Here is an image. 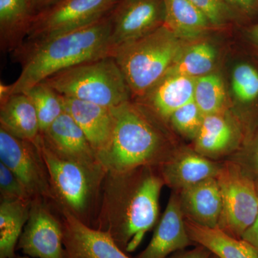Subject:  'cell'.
Instances as JSON below:
<instances>
[{
  "label": "cell",
  "instance_id": "1",
  "mask_svg": "<svg viewBox=\"0 0 258 258\" xmlns=\"http://www.w3.org/2000/svg\"><path fill=\"white\" fill-rule=\"evenodd\" d=\"M154 168L107 171L103 181L94 228L108 232L125 252L138 248L146 234L157 224L165 184Z\"/></svg>",
  "mask_w": 258,
  "mask_h": 258
},
{
  "label": "cell",
  "instance_id": "2",
  "mask_svg": "<svg viewBox=\"0 0 258 258\" xmlns=\"http://www.w3.org/2000/svg\"><path fill=\"white\" fill-rule=\"evenodd\" d=\"M109 15L75 31L42 41L24 42L13 52L15 61L21 64V73L13 84H1L0 97L25 92L64 70L111 56Z\"/></svg>",
  "mask_w": 258,
  "mask_h": 258
},
{
  "label": "cell",
  "instance_id": "3",
  "mask_svg": "<svg viewBox=\"0 0 258 258\" xmlns=\"http://www.w3.org/2000/svg\"><path fill=\"white\" fill-rule=\"evenodd\" d=\"M111 142L98 159L107 171L125 172L142 166H160L171 156L157 124L139 105L128 101L113 108Z\"/></svg>",
  "mask_w": 258,
  "mask_h": 258
},
{
  "label": "cell",
  "instance_id": "4",
  "mask_svg": "<svg viewBox=\"0 0 258 258\" xmlns=\"http://www.w3.org/2000/svg\"><path fill=\"white\" fill-rule=\"evenodd\" d=\"M45 164L54 203L86 225L96 220L107 171L101 164L89 165L59 155L41 134L37 140Z\"/></svg>",
  "mask_w": 258,
  "mask_h": 258
},
{
  "label": "cell",
  "instance_id": "5",
  "mask_svg": "<svg viewBox=\"0 0 258 258\" xmlns=\"http://www.w3.org/2000/svg\"><path fill=\"white\" fill-rule=\"evenodd\" d=\"M183 48L181 39L163 25L149 35L114 49L111 56L132 96L139 98L162 79Z\"/></svg>",
  "mask_w": 258,
  "mask_h": 258
},
{
  "label": "cell",
  "instance_id": "6",
  "mask_svg": "<svg viewBox=\"0 0 258 258\" xmlns=\"http://www.w3.org/2000/svg\"><path fill=\"white\" fill-rule=\"evenodd\" d=\"M42 82L60 96L108 108L130 101L132 96L123 75L111 55L76 64Z\"/></svg>",
  "mask_w": 258,
  "mask_h": 258
},
{
  "label": "cell",
  "instance_id": "7",
  "mask_svg": "<svg viewBox=\"0 0 258 258\" xmlns=\"http://www.w3.org/2000/svg\"><path fill=\"white\" fill-rule=\"evenodd\" d=\"M216 179L222 201L218 227L232 237L241 239L257 217V185L233 161L223 163Z\"/></svg>",
  "mask_w": 258,
  "mask_h": 258
},
{
  "label": "cell",
  "instance_id": "8",
  "mask_svg": "<svg viewBox=\"0 0 258 258\" xmlns=\"http://www.w3.org/2000/svg\"><path fill=\"white\" fill-rule=\"evenodd\" d=\"M118 0H58L37 13L25 42L47 40L85 28L111 13Z\"/></svg>",
  "mask_w": 258,
  "mask_h": 258
},
{
  "label": "cell",
  "instance_id": "9",
  "mask_svg": "<svg viewBox=\"0 0 258 258\" xmlns=\"http://www.w3.org/2000/svg\"><path fill=\"white\" fill-rule=\"evenodd\" d=\"M0 160L21 181L32 199L54 203L48 171L37 141L19 138L0 127Z\"/></svg>",
  "mask_w": 258,
  "mask_h": 258
},
{
  "label": "cell",
  "instance_id": "10",
  "mask_svg": "<svg viewBox=\"0 0 258 258\" xmlns=\"http://www.w3.org/2000/svg\"><path fill=\"white\" fill-rule=\"evenodd\" d=\"M17 249L32 258H68L62 220L52 213L47 200L32 199Z\"/></svg>",
  "mask_w": 258,
  "mask_h": 258
},
{
  "label": "cell",
  "instance_id": "11",
  "mask_svg": "<svg viewBox=\"0 0 258 258\" xmlns=\"http://www.w3.org/2000/svg\"><path fill=\"white\" fill-rule=\"evenodd\" d=\"M109 18L113 51L162 26L165 5L164 0H118Z\"/></svg>",
  "mask_w": 258,
  "mask_h": 258
},
{
  "label": "cell",
  "instance_id": "12",
  "mask_svg": "<svg viewBox=\"0 0 258 258\" xmlns=\"http://www.w3.org/2000/svg\"><path fill=\"white\" fill-rule=\"evenodd\" d=\"M61 214L68 258H130L108 232L83 223L69 212Z\"/></svg>",
  "mask_w": 258,
  "mask_h": 258
},
{
  "label": "cell",
  "instance_id": "13",
  "mask_svg": "<svg viewBox=\"0 0 258 258\" xmlns=\"http://www.w3.org/2000/svg\"><path fill=\"white\" fill-rule=\"evenodd\" d=\"M192 244L185 225L179 193L173 192L157 222L152 240L137 258H167L169 254Z\"/></svg>",
  "mask_w": 258,
  "mask_h": 258
},
{
  "label": "cell",
  "instance_id": "14",
  "mask_svg": "<svg viewBox=\"0 0 258 258\" xmlns=\"http://www.w3.org/2000/svg\"><path fill=\"white\" fill-rule=\"evenodd\" d=\"M62 98L64 111L79 125L98 157L111 140L114 128L113 108L67 97Z\"/></svg>",
  "mask_w": 258,
  "mask_h": 258
},
{
  "label": "cell",
  "instance_id": "15",
  "mask_svg": "<svg viewBox=\"0 0 258 258\" xmlns=\"http://www.w3.org/2000/svg\"><path fill=\"white\" fill-rule=\"evenodd\" d=\"M223 163L202 155L198 152L184 151L171 156L159 166L164 184L179 190L212 178H216Z\"/></svg>",
  "mask_w": 258,
  "mask_h": 258
},
{
  "label": "cell",
  "instance_id": "16",
  "mask_svg": "<svg viewBox=\"0 0 258 258\" xmlns=\"http://www.w3.org/2000/svg\"><path fill=\"white\" fill-rule=\"evenodd\" d=\"M41 135L51 149L62 157L89 165L101 164L83 131L66 111Z\"/></svg>",
  "mask_w": 258,
  "mask_h": 258
},
{
  "label": "cell",
  "instance_id": "17",
  "mask_svg": "<svg viewBox=\"0 0 258 258\" xmlns=\"http://www.w3.org/2000/svg\"><path fill=\"white\" fill-rule=\"evenodd\" d=\"M178 191L186 218L205 227H218L222 201L216 178L204 180Z\"/></svg>",
  "mask_w": 258,
  "mask_h": 258
},
{
  "label": "cell",
  "instance_id": "18",
  "mask_svg": "<svg viewBox=\"0 0 258 258\" xmlns=\"http://www.w3.org/2000/svg\"><path fill=\"white\" fill-rule=\"evenodd\" d=\"M196 79L179 75H164L143 96L146 106L163 119H169L179 108L194 101Z\"/></svg>",
  "mask_w": 258,
  "mask_h": 258
},
{
  "label": "cell",
  "instance_id": "19",
  "mask_svg": "<svg viewBox=\"0 0 258 258\" xmlns=\"http://www.w3.org/2000/svg\"><path fill=\"white\" fill-rule=\"evenodd\" d=\"M36 13L30 0H0V47L13 52L26 40Z\"/></svg>",
  "mask_w": 258,
  "mask_h": 258
},
{
  "label": "cell",
  "instance_id": "20",
  "mask_svg": "<svg viewBox=\"0 0 258 258\" xmlns=\"http://www.w3.org/2000/svg\"><path fill=\"white\" fill-rule=\"evenodd\" d=\"M0 127L19 138L36 142L40 137L38 117L33 103L25 93L0 98Z\"/></svg>",
  "mask_w": 258,
  "mask_h": 258
},
{
  "label": "cell",
  "instance_id": "21",
  "mask_svg": "<svg viewBox=\"0 0 258 258\" xmlns=\"http://www.w3.org/2000/svg\"><path fill=\"white\" fill-rule=\"evenodd\" d=\"M185 225L194 243L203 246L218 258H258L248 242L226 233L219 227H205L185 217Z\"/></svg>",
  "mask_w": 258,
  "mask_h": 258
},
{
  "label": "cell",
  "instance_id": "22",
  "mask_svg": "<svg viewBox=\"0 0 258 258\" xmlns=\"http://www.w3.org/2000/svg\"><path fill=\"white\" fill-rule=\"evenodd\" d=\"M164 25L181 40L200 37L212 25L205 13L188 0H164Z\"/></svg>",
  "mask_w": 258,
  "mask_h": 258
},
{
  "label": "cell",
  "instance_id": "23",
  "mask_svg": "<svg viewBox=\"0 0 258 258\" xmlns=\"http://www.w3.org/2000/svg\"><path fill=\"white\" fill-rule=\"evenodd\" d=\"M31 201L1 199L0 258L16 257L15 249L28 222Z\"/></svg>",
  "mask_w": 258,
  "mask_h": 258
},
{
  "label": "cell",
  "instance_id": "24",
  "mask_svg": "<svg viewBox=\"0 0 258 258\" xmlns=\"http://www.w3.org/2000/svg\"><path fill=\"white\" fill-rule=\"evenodd\" d=\"M235 132L222 113L205 115L195 138V151L214 159L230 152L235 142Z\"/></svg>",
  "mask_w": 258,
  "mask_h": 258
},
{
  "label": "cell",
  "instance_id": "25",
  "mask_svg": "<svg viewBox=\"0 0 258 258\" xmlns=\"http://www.w3.org/2000/svg\"><path fill=\"white\" fill-rule=\"evenodd\" d=\"M215 50L207 42L183 48L165 75L198 78L208 75L215 64Z\"/></svg>",
  "mask_w": 258,
  "mask_h": 258
},
{
  "label": "cell",
  "instance_id": "26",
  "mask_svg": "<svg viewBox=\"0 0 258 258\" xmlns=\"http://www.w3.org/2000/svg\"><path fill=\"white\" fill-rule=\"evenodd\" d=\"M24 93L35 106L41 134L64 112L62 96L45 83H38Z\"/></svg>",
  "mask_w": 258,
  "mask_h": 258
},
{
  "label": "cell",
  "instance_id": "27",
  "mask_svg": "<svg viewBox=\"0 0 258 258\" xmlns=\"http://www.w3.org/2000/svg\"><path fill=\"white\" fill-rule=\"evenodd\" d=\"M194 101L204 115L222 113L225 91L220 76L208 74L196 79Z\"/></svg>",
  "mask_w": 258,
  "mask_h": 258
},
{
  "label": "cell",
  "instance_id": "28",
  "mask_svg": "<svg viewBox=\"0 0 258 258\" xmlns=\"http://www.w3.org/2000/svg\"><path fill=\"white\" fill-rule=\"evenodd\" d=\"M232 86L236 97L243 103L258 97V72L248 64H238L232 74Z\"/></svg>",
  "mask_w": 258,
  "mask_h": 258
},
{
  "label": "cell",
  "instance_id": "29",
  "mask_svg": "<svg viewBox=\"0 0 258 258\" xmlns=\"http://www.w3.org/2000/svg\"><path fill=\"white\" fill-rule=\"evenodd\" d=\"M204 117L198 105L192 101L174 111L169 119L181 135L195 139L203 124Z\"/></svg>",
  "mask_w": 258,
  "mask_h": 258
},
{
  "label": "cell",
  "instance_id": "30",
  "mask_svg": "<svg viewBox=\"0 0 258 258\" xmlns=\"http://www.w3.org/2000/svg\"><path fill=\"white\" fill-rule=\"evenodd\" d=\"M0 193L1 199H15L26 201L32 200L21 181L2 162H0Z\"/></svg>",
  "mask_w": 258,
  "mask_h": 258
},
{
  "label": "cell",
  "instance_id": "31",
  "mask_svg": "<svg viewBox=\"0 0 258 258\" xmlns=\"http://www.w3.org/2000/svg\"><path fill=\"white\" fill-rule=\"evenodd\" d=\"M203 11L212 25L220 26L230 18L231 9L223 0H188Z\"/></svg>",
  "mask_w": 258,
  "mask_h": 258
},
{
  "label": "cell",
  "instance_id": "32",
  "mask_svg": "<svg viewBox=\"0 0 258 258\" xmlns=\"http://www.w3.org/2000/svg\"><path fill=\"white\" fill-rule=\"evenodd\" d=\"M212 252L206 247L199 245L190 250L179 252L169 258H210Z\"/></svg>",
  "mask_w": 258,
  "mask_h": 258
},
{
  "label": "cell",
  "instance_id": "33",
  "mask_svg": "<svg viewBox=\"0 0 258 258\" xmlns=\"http://www.w3.org/2000/svg\"><path fill=\"white\" fill-rule=\"evenodd\" d=\"M241 239L248 242L258 252V214L252 225L244 232Z\"/></svg>",
  "mask_w": 258,
  "mask_h": 258
},
{
  "label": "cell",
  "instance_id": "34",
  "mask_svg": "<svg viewBox=\"0 0 258 258\" xmlns=\"http://www.w3.org/2000/svg\"><path fill=\"white\" fill-rule=\"evenodd\" d=\"M229 7H233L244 12H250L253 9L257 0H223Z\"/></svg>",
  "mask_w": 258,
  "mask_h": 258
},
{
  "label": "cell",
  "instance_id": "35",
  "mask_svg": "<svg viewBox=\"0 0 258 258\" xmlns=\"http://www.w3.org/2000/svg\"><path fill=\"white\" fill-rule=\"evenodd\" d=\"M57 1L58 0H30L36 14L42 10L46 9L51 5L55 4Z\"/></svg>",
  "mask_w": 258,
  "mask_h": 258
},
{
  "label": "cell",
  "instance_id": "36",
  "mask_svg": "<svg viewBox=\"0 0 258 258\" xmlns=\"http://www.w3.org/2000/svg\"><path fill=\"white\" fill-rule=\"evenodd\" d=\"M249 164L251 167L254 169V171H255V173L258 174V145L255 148L253 155L251 157L250 160H249Z\"/></svg>",
  "mask_w": 258,
  "mask_h": 258
},
{
  "label": "cell",
  "instance_id": "37",
  "mask_svg": "<svg viewBox=\"0 0 258 258\" xmlns=\"http://www.w3.org/2000/svg\"><path fill=\"white\" fill-rule=\"evenodd\" d=\"M252 36L258 41V24L254 27L253 30H252Z\"/></svg>",
  "mask_w": 258,
  "mask_h": 258
},
{
  "label": "cell",
  "instance_id": "38",
  "mask_svg": "<svg viewBox=\"0 0 258 258\" xmlns=\"http://www.w3.org/2000/svg\"><path fill=\"white\" fill-rule=\"evenodd\" d=\"M15 258H32L30 257H28V256H17Z\"/></svg>",
  "mask_w": 258,
  "mask_h": 258
},
{
  "label": "cell",
  "instance_id": "39",
  "mask_svg": "<svg viewBox=\"0 0 258 258\" xmlns=\"http://www.w3.org/2000/svg\"><path fill=\"white\" fill-rule=\"evenodd\" d=\"M210 258H218L215 255V254H212L211 257Z\"/></svg>",
  "mask_w": 258,
  "mask_h": 258
}]
</instances>
